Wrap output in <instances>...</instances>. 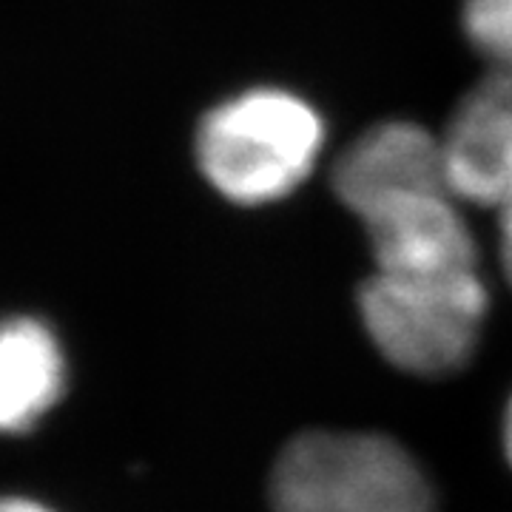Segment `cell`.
<instances>
[{
	"label": "cell",
	"mask_w": 512,
	"mask_h": 512,
	"mask_svg": "<svg viewBox=\"0 0 512 512\" xmlns=\"http://www.w3.org/2000/svg\"><path fill=\"white\" fill-rule=\"evenodd\" d=\"M322 140L325 126L305 100L254 89L202 120L197 157L225 200L262 205L291 194L311 174Z\"/></svg>",
	"instance_id": "cell-1"
},
{
	"label": "cell",
	"mask_w": 512,
	"mask_h": 512,
	"mask_svg": "<svg viewBox=\"0 0 512 512\" xmlns=\"http://www.w3.org/2000/svg\"><path fill=\"white\" fill-rule=\"evenodd\" d=\"M274 512H433V487L399 441L376 433H302L271 473Z\"/></svg>",
	"instance_id": "cell-2"
},
{
	"label": "cell",
	"mask_w": 512,
	"mask_h": 512,
	"mask_svg": "<svg viewBox=\"0 0 512 512\" xmlns=\"http://www.w3.org/2000/svg\"><path fill=\"white\" fill-rule=\"evenodd\" d=\"M490 296L478 271L376 274L359 291L367 336L390 365L447 376L470 362Z\"/></svg>",
	"instance_id": "cell-3"
},
{
	"label": "cell",
	"mask_w": 512,
	"mask_h": 512,
	"mask_svg": "<svg viewBox=\"0 0 512 512\" xmlns=\"http://www.w3.org/2000/svg\"><path fill=\"white\" fill-rule=\"evenodd\" d=\"M441 151L450 194L498 211L501 262L512 285V72L493 69L458 103Z\"/></svg>",
	"instance_id": "cell-4"
},
{
	"label": "cell",
	"mask_w": 512,
	"mask_h": 512,
	"mask_svg": "<svg viewBox=\"0 0 512 512\" xmlns=\"http://www.w3.org/2000/svg\"><path fill=\"white\" fill-rule=\"evenodd\" d=\"M450 191H421L382 202L365 217L370 251L382 274L478 271L473 231Z\"/></svg>",
	"instance_id": "cell-5"
},
{
	"label": "cell",
	"mask_w": 512,
	"mask_h": 512,
	"mask_svg": "<svg viewBox=\"0 0 512 512\" xmlns=\"http://www.w3.org/2000/svg\"><path fill=\"white\" fill-rule=\"evenodd\" d=\"M339 202L356 217L421 191H450L441 137L416 123H379L350 143L330 171Z\"/></svg>",
	"instance_id": "cell-6"
},
{
	"label": "cell",
	"mask_w": 512,
	"mask_h": 512,
	"mask_svg": "<svg viewBox=\"0 0 512 512\" xmlns=\"http://www.w3.org/2000/svg\"><path fill=\"white\" fill-rule=\"evenodd\" d=\"M69 390L57 333L32 316L0 322V439H18L55 413Z\"/></svg>",
	"instance_id": "cell-7"
},
{
	"label": "cell",
	"mask_w": 512,
	"mask_h": 512,
	"mask_svg": "<svg viewBox=\"0 0 512 512\" xmlns=\"http://www.w3.org/2000/svg\"><path fill=\"white\" fill-rule=\"evenodd\" d=\"M461 26L493 69L512 72V0H464Z\"/></svg>",
	"instance_id": "cell-8"
},
{
	"label": "cell",
	"mask_w": 512,
	"mask_h": 512,
	"mask_svg": "<svg viewBox=\"0 0 512 512\" xmlns=\"http://www.w3.org/2000/svg\"><path fill=\"white\" fill-rule=\"evenodd\" d=\"M0 512H60L49 501L26 493H0Z\"/></svg>",
	"instance_id": "cell-9"
},
{
	"label": "cell",
	"mask_w": 512,
	"mask_h": 512,
	"mask_svg": "<svg viewBox=\"0 0 512 512\" xmlns=\"http://www.w3.org/2000/svg\"><path fill=\"white\" fill-rule=\"evenodd\" d=\"M504 447H507V458L512 464V399L507 407V416H504Z\"/></svg>",
	"instance_id": "cell-10"
}]
</instances>
